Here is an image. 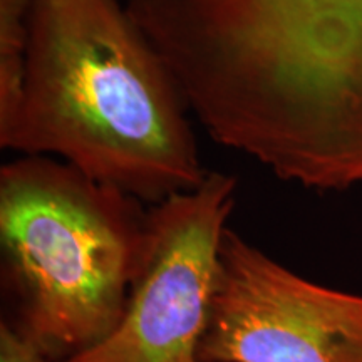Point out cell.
<instances>
[{"instance_id": "1", "label": "cell", "mask_w": 362, "mask_h": 362, "mask_svg": "<svg viewBox=\"0 0 362 362\" xmlns=\"http://www.w3.org/2000/svg\"><path fill=\"white\" fill-rule=\"evenodd\" d=\"M24 99L0 146L156 205L205 180L187 103L121 0H30Z\"/></svg>"}, {"instance_id": "2", "label": "cell", "mask_w": 362, "mask_h": 362, "mask_svg": "<svg viewBox=\"0 0 362 362\" xmlns=\"http://www.w3.org/2000/svg\"><path fill=\"white\" fill-rule=\"evenodd\" d=\"M146 216L143 202L56 158L2 165V320L51 362L101 342L123 315Z\"/></svg>"}, {"instance_id": "3", "label": "cell", "mask_w": 362, "mask_h": 362, "mask_svg": "<svg viewBox=\"0 0 362 362\" xmlns=\"http://www.w3.org/2000/svg\"><path fill=\"white\" fill-rule=\"evenodd\" d=\"M237 176L208 171L189 192L148 208L144 245L115 329L62 362H202Z\"/></svg>"}, {"instance_id": "4", "label": "cell", "mask_w": 362, "mask_h": 362, "mask_svg": "<svg viewBox=\"0 0 362 362\" xmlns=\"http://www.w3.org/2000/svg\"><path fill=\"white\" fill-rule=\"evenodd\" d=\"M202 362H362V296L302 277L233 230Z\"/></svg>"}, {"instance_id": "5", "label": "cell", "mask_w": 362, "mask_h": 362, "mask_svg": "<svg viewBox=\"0 0 362 362\" xmlns=\"http://www.w3.org/2000/svg\"><path fill=\"white\" fill-rule=\"evenodd\" d=\"M232 56L302 88L362 104V0H170Z\"/></svg>"}, {"instance_id": "6", "label": "cell", "mask_w": 362, "mask_h": 362, "mask_svg": "<svg viewBox=\"0 0 362 362\" xmlns=\"http://www.w3.org/2000/svg\"><path fill=\"white\" fill-rule=\"evenodd\" d=\"M29 6L30 0H0V134L13 124L24 99Z\"/></svg>"}, {"instance_id": "7", "label": "cell", "mask_w": 362, "mask_h": 362, "mask_svg": "<svg viewBox=\"0 0 362 362\" xmlns=\"http://www.w3.org/2000/svg\"><path fill=\"white\" fill-rule=\"evenodd\" d=\"M0 362H51L11 324L0 322Z\"/></svg>"}]
</instances>
